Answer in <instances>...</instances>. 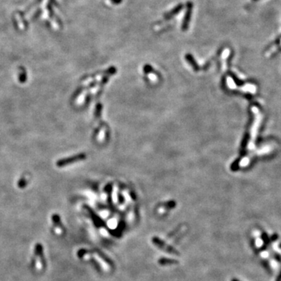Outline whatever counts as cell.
I'll return each instance as SVG.
<instances>
[{
	"label": "cell",
	"instance_id": "6da1fadb",
	"mask_svg": "<svg viewBox=\"0 0 281 281\" xmlns=\"http://www.w3.org/2000/svg\"><path fill=\"white\" fill-rule=\"evenodd\" d=\"M192 10H193V3L191 2H188L186 4V12H185V15L183 17V22L181 24V29L183 31L188 30L189 28V24L190 21H191V14H192Z\"/></svg>",
	"mask_w": 281,
	"mask_h": 281
},
{
	"label": "cell",
	"instance_id": "7a4b0ae2",
	"mask_svg": "<svg viewBox=\"0 0 281 281\" xmlns=\"http://www.w3.org/2000/svg\"><path fill=\"white\" fill-rule=\"evenodd\" d=\"M85 159V155L84 154H79V155H74L72 157H69V158H66V159H62V160H59L56 163V166L58 167H63V166H66L67 165L72 164V163H75V162L81 161Z\"/></svg>",
	"mask_w": 281,
	"mask_h": 281
},
{
	"label": "cell",
	"instance_id": "3957f363",
	"mask_svg": "<svg viewBox=\"0 0 281 281\" xmlns=\"http://www.w3.org/2000/svg\"><path fill=\"white\" fill-rule=\"evenodd\" d=\"M152 241H153V243L155 244V245H156L158 248H160V249L163 250V251H166V252L171 253V254H175V255H180V253H179L177 250L174 249L173 247L169 246V245H166V243H164L163 241H162L160 240V238H158V237H154V238L152 239Z\"/></svg>",
	"mask_w": 281,
	"mask_h": 281
},
{
	"label": "cell",
	"instance_id": "277c9868",
	"mask_svg": "<svg viewBox=\"0 0 281 281\" xmlns=\"http://www.w3.org/2000/svg\"><path fill=\"white\" fill-rule=\"evenodd\" d=\"M183 9V4H179V5H177V7H174V9H172L170 11L167 12L166 13H165L164 19L166 20V21H168V20H170L171 18L174 17V16H176V15L178 14V13H180V12Z\"/></svg>",
	"mask_w": 281,
	"mask_h": 281
},
{
	"label": "cell",
	"instance_id": "5b68a950",
	"mask_svg": "<svg viewBox=\"0 0 281 281\" xmlns=\"http://www.w3.org/2000/svg\"><path fill=\"white\" fill-rule=\"evenodd\" d=\"M160 265H174V264L178 263V261L174 260V259H161L159 261Z\"/></svg>",
	"mask_w": 281,
	"mask_h": 281
},
{
	"label": "cell",
	"instance_id": "8992f818",
	"mask_svg": "<svg viewBox=\"0 0 281 281\" xmlns=\"http://www.w3.org/2000/svg\"><path fill=\"white\" fill-rule=\"evenodd\" d=\"M19 80L21 83L25 82L26 80H27V74H26V71L24 70V69H23V68H21V74H20Z\"/></svg>",
	"mask_w": 281,
	"mask_h": 281
},
{
	"label": "cell",
	"instance_id": "52a82bcc",
	"mask_svg": "<svg viewBox=\"0 0 281 281\" xmlns=\"http://www.w3.org/2000/svg\"><path fill=\"white\" fill-rule=\"evenodd\" d=\"M262 239H263L264 241H265V245H267L268 244L270 243L269 237H268V236H267V234H265V233H263V234H262Z\"/></svg>",
	"mask_w": 281,
	"mask_h": 281
},
{
	"label": "cell",
	"instance_id": "ba28073f",
	"mask_svg": "<svg viewBox=\"0 0 281 281\" xmlns=\"http://www.w3.org/2000/svg\"><path fill=\"white\" fill-rule=\"evenodd\" d=\"M110 1L112 3L115 4V5H119V4H120L123 2V0H110Z\"/></svg>",
	"mask_w": 281,
	"mask_h": 281
},
{
	"label": "cell",
	"instance_id": "9c48e42d",
	"mask_svg": "<svg viewBox=\"0 0 281 281\" xmlns=\"http://www.w3.org/2000/svg\"><path fill=\"white\" fill-rule=\"evenodd\" d=\"M276 239H277V234H274V235H273V237H272L271 240L272 241H276Z\"/></svg>",
	"mask_w": 281,
	"mask_h": 281
},
{
	"label": "cell",
	"instance_id": "30bf717a",
	"mask_svg": "<svg viewBox=\"0 0 281 281\" xmlns=\"http://www.w3.org/2000/svg\"><path fill=\"white\" fill-rule=\"evenodd\" d=\"M276 281H281V271H280V273H279V276H278V277L276 278Z\"/></svg>",
	"mask_w": 281,
	"mask_h": 281
},
{
	"label": "cell",
	"instance_id": "8fae6325",
	"mask_svg": "<svg viewBox=\"0 0 281 281\" xmlns=\"http://www.w3.org/2000/svg\"><path fill=\"white\" fill-rule=\"evenodd\" d=\"M231 281H240V280H238V279H233Z\"/></svg>",
	"mask_w": 281,
	"mask_h": 281
},
{
	"label": "cell",
	"instance_id": "7c38bea8",
	"mask_svg": "<svg viewBox=\"0 0 281 281\" xmlns=\"http://www.w3.org/2000/svg\"><path fill=\"white\" fill-rule=\"evenodd\" d=\"M253 1H258V0H253Z\"/></svg>",
	"mask_w": 281,
	"mask_h": 281
}]
</instances>
